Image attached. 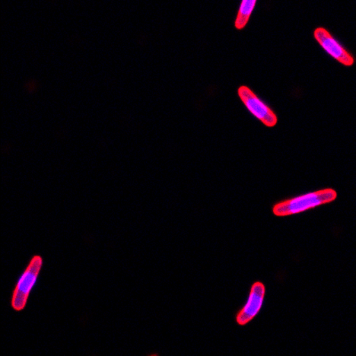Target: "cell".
Returning a JSON list of instances; mask_svg holds the SVG:
<instances>
[{
	"label": "cell",
	"instance_id": "obj_1",
	"mask_svg": "<svg viewBox=\"0 0 356 356\" xmlns=\"http://www.w3.org/2000/svg\"><path fill=\"white\" fill-rule=\"evenodd\" d=\"M336 198V191L320 190L279 202L273 206V214L277 217H286V216L298 214L308 209L316 208L318 206L327 204L335 200Z\"/></svg>",
	"mask_w": 356,
	"mask_h": 356
},
{
	"label": "cell",
	"instance_id": "obj_2",
	"mask_svg": "<svg viewBox=\"0 0 356 356\" xmlns=\"http://www.w3.org/2000/svg\"><path fill=\"white\" fill-rule=\"evenodd\" d=\"M42 266V257L35 255L31 257L13 291L11 307L15 311L21 312L26 307L31 292L37 284Z\"/></svg>",
	"mask_w": 356,
	"mask_h": 356
},
{
	"label": "cell",
	"instance_id": "obj_3",
	"mask_svg": "<svg viewBox=\"0 0 356 356\" xmlns=\"http://www.w3.org/2000/svg\"><path fill=\"white\" fill-rule=\"evenodd\" d=\"M238 94L241 100L245 104V106L248 108V110L253 114L254 116L257 118L260 122L265 124L267 127H273L277 123V117L275 113L266 106L264 102L259 99L255 94L253 93L252 90L249 88L241 87L238 90Z\"/></svg>",
	"mask_w": 356,
	"mask_h": 356
},
{
	"label": "cell",
	"instance_id": "obj_4",
	"mask_svg": "<svg viewBox=\"0 0 356 356\" xmlns=\"http://www.w3.org/2000/svg\"><path fill=\"white\" fill-rule=\"evenodd\" d=\"M265 296L266 286L260 282L253 284L246 305L238 312L236 322L239 325H246L259 314L263 307Z\"/></svg>",
	"mask_w": 356,
	"mask_h": 356
},
{
	"label": "cell",
	"instance_id": "obj_5",
	"mask_svg": "<svg viewBox=\"0 0 356 356\" xmlns=\"http://www.w3.org/2000/svg\"><path fill=\"white\" fill-rule=\"evenodd\" d=\"M314 38L318 41V43L321 44L324 50L326 51L329 55L332 56L333 58L338 60L339 63L346 66H351L354 63V58L353 56L346 51L344 47L340 44L330 35L328 31H326L324 28H317L314 31Z\"/></svg>",
	"mask_w": 356,
	"mask_h": 356
},
{
	"label": "cell",
	"instance_id": "obj_6",
	"mask_svg": "<svg viewBox=\"0 0 356 356\" xmlns=\"http://www.w3.org/2000/svg\"><path fill=\"white\" fill-rule=\"evenodd\" d=\"M256 4V0H244L241 2L239 13H238L236 21H235V27L238 30H241L246 26Z\"/></svg>",
	"mask_w": 356,
	"mask_h": 356
}]
</instances>
